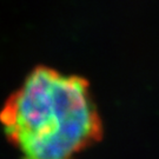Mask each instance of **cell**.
<instances>
[{"mask_svg":"<svg viewBox=\"0 0 159 159\" xmlns=\"http://www.w3.org/2000/svg\"><path fill=\"white\" fill-rule=\"evenodd\" d=\"M0 124L20 159H74L104 133L89 81L47 66L6 99Z\"/></svg>","mask_w":159,"mask_h":159,"instance_id":"obj_1","label":"cell"}]
</instances>
